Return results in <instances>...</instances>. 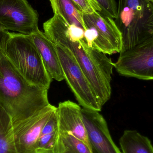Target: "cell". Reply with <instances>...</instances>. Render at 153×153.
Listing matches in <instances>:
<instances>
[{"instance_id": "cell-1", "label": "cell", "mask_w": 153, "mask_h": 153, "mask_svg": "<svg viewBox=\"0 0 153 153\" xmlns=\"http://www.w3.org/2000/svg\"><path fill=\"white\" fill-rule=\"evenodd\" d=\"M69 27L58 14H54L43 24L47 38L56 45L67 49L74 57L103 106L111 97L113 62L107 55L89 47L85 39L73 40Z\"/></svg>"}, {"instance_id": "cell-2", "label": "cell", "mask_w": 153, "mask_h": 153, "mask_svg": "<svg viewBox=\"0 0 153 153\" xmlns=\"http://www.w3.org/2000/svg\"><path fill=\"white\" fill-rule=\"evenodd\" d=\"M48 90L29 84L3 56L0 60V105L12 124L31 117L50 103Z\"/></svg>"}, {"instance_id": "cell-3", "label": "cell", "mask_w": 153, "mask_h": 153, "mask_svg": "<svg viewBox=\"0 0 153 153\" xmlns=\"http://www.w3.org/2000/svg\"><path fill=\"white\" fill-rule=\"evenodd\" d=\"M2 50L4 56L29 84L49 89L52 78L30 35L10 32Z\"/></svg>"}, {"instance_id": "cell-4", "label": "cell", "mask_w": 153, "mask_h": 153, "mask_svg": "<svg viewBox=\"0 0 153 153\" xmlns=\"http://www.w3.org/2000/svg\"><path fill=\"white\" fill-rule=\"evenodd\" d=\"M153 3L148 0H119L114 21L122 35L121 52L153 37Z\"/></svg>"}, {"instance_id": "cell-5", "label": "cell", "mask_w": 153, "mask_h": 153, "mask_svg": "<svg viewBox=\"0 0 153 153\" xmlns=\"http://www.w3.org/2000/svg\"><path fill=\"white\" fill-rule=\"evenodd\" d=\"M84 39L89 46L109 55L121 52L122 35L114 19L96 11L84 13Z\"/></svg>"}, {"instance_id": "cell-6", "label": "cell", "mask_w": 153, "mask_h": 153, "mask_svg": "<svg viewBox=\"0 0 153 153\" xmlns=\"http://www.w3.org/2000/svg\"><path fill=\"white\" fill-rule=\"evenodd\" d=\"M64 80L82 108L100 111L102 106L88 79L67 49L56 45Z\"/></svg>"}, {"instance_id": "cell-7", "label": "cell", "mask_w": 153, "mask_h": 153, "mask_svg": "<svg viewBox=\"0 0 153 153\" xmlns=\"http://www.w3.org/2000/svg\"><path fill=\"white\" fill-rule=\"evenodd\" d=\"M114 68L119 75L140 80L153 79V37L120 52Z\"/></svg>"}, {"instance_id": "cell-8", "label": "cell", "mask_w": 153, "mask_h": 153, "mask_svg": "<svg viewBox=\"0 0 153 153\" xmlns=\"http://www.w3.org/2000/svg\"><path fill=\"white\" fill-rule=\"evenodd\" d=\"M38 15L27 0H0V29L30 35L39 30Z\"/></svg>"}, {"instance_id": "cell-9", "label": "cell", "mask_w": 153, "mask_h": 153, "mask_svg": "<svg viewBox=\"0 0 153 153\" xmlns=\"http://www.w3.org/2000/svg\"><path fill=\"white\" fill-rule=\"evenodd\" d=\"M56 107L49 104L31 117L12 124L17 153H36L41 130Z\"/></svg>"}, {"instance_id": "cell-10", "label": "cell", "mask_w": 153, "mask_h": 153, "mask_svg": "<svg viewBox=\"0 0 153 153\" xmlns=\"http://www.w3.org/2000/svg\"><path fill=\"white\" fill-rule=\"evenodd\" d=\"M81 114L92 153H121L99 111L81 108Z\"/></svg>"}, {"instance_id": "cell-11", "label": "cell", "mask_w": 153, "mask_h": 153, "mask_svg": "<svg viewBox=\"0 0 153 153\" xmlns=\"http://www.w3.org/2000/svg\"><path fill=\"white\" fill-rule=\"evenodd\" d=\"M56 111L58 131L73 135L90 147L81 106L71 101H65L59 103Z\"/></svg>"}, {"instance_id": "cell-12", "label": "cell", "mask_w": 153, "mask_h": 153, "mask_svg": "<svg viewBox=\"0 0 153 153\" xmlns=\"http://www.w3.org/2000/svg\"><path fill=\"white\" fill-rule=\"evenodd\" d=\"M30 36L40 54L46 70L52 79L58 82L64 80L55 45L39 30Z\"/></svg>"}, {"instance_id": "cell-13", "label": "cell", "mask_w": 153, "mask_h": 153, "mask_svg": "<svg viewBox=\"0 0 153 153\" xmlns=\"http://www.w3.org/2000/svg\"><path fill=\"white\" fill-rule=\"evenodd\" d=\"M54 14L60 15L69 25L86 28L84 13L72 0H49Z\"/></svg>"}, {"instance_id": "cell-14", "label": "cell", "mask_w": 153, "mask_h": 153, "mask_svg": "<svg viewBox=\"0 0 153 153\" xmlns=\"http://www.w3.org/2000/svg\"><path fill=\"white\" fill-rule=\"evenodd\" d=\"M121 153H153L151 140L136 130L124 131L119 139Z\"/></svg>"}, {"instance_id": "cell-15", "label": "cell", "mask_w": 153, "mask_h": 153, "mask_svg": "<svg viewBox=\"0 0 153 153\" xmlns=\"http://www.w3.org/2000/svg\"><path fill=\"white\" fill-rule=\"evenodd\" d=\"M58 136V121L56 109L41 130L36 153H55Z\"/></svg>"}, {"instance_id": "cell-16", "label": "cell", "mask_w": 153, "mask_h": 153, "mask_svg": "<svg viewBox=\"0 0 153 153\" xmlns=\"http://www.w3.org/2000/svg\"><path fill=\"white\" fill-rule=\"evenodd\" d=\"M0 153H17L10 117L0 105Z\"/></svg>"}, {"instance_id": "cell-17", "label": "cell", "mask_w": 153, "mask_h": 153, "mask_svg": "<svg viewBox=\"0 0 153 153\" xmlns=\"http://www.w3.org/2000/svg\"><path fill=\"white\" fill-rule=\"evenodd\" d=\"M55 153H92L90 147L73 135L58 131Z\"/></svg>"}, {"instance_id": "cell-18", "label": "cell", "mask_w": 153, "mask_h": 153, "mask_svg": "<svg viewBox=\"0 0 153 153\" xmlns=\"http://www.w3.org/2000/svg\"><path fill=\"white\" fill-rule=\"evenodd\" d=\"M101 10V13L113 19H116L117 5L115 0H94Z\"/></svg>"}, {"instance_id": "cell-19", "label": "cell", "mask_w": 153, "mask_h": 153, "mask_svg": "<svg viewBox=\"0 0 153 153\" xmlns=\"http://www.w3.org/2000/svg\"><path fill=\"white\" fill-rule=\"evenodd\" d=\"M85 14H91L96 11L101 13V10L94 0H72Z\"/></svg>"}, {"instance_id": "cell-20", "label": "cell", "mask_w": 153, "mask_h": 153, "mask_svg": "<svg viewBox=\"0 0 153 153\" xmlns=\"http://www.w3.org/2000/svg\"><path fill=\"white\" fill-rule=\"evenodd\" d=\"M10 35V32L9 31L0 29V60L4 56L2 50L3 46Z\"/></svg>"}, {"instance_id": "cell-21", "label": "cell", "mask_w": 153, "mask_h": 153, "mask_svg": "<svg viewBox=\"0 0 153 153\" xmlns=\"http://www.w3.org/2000/svg\"><path fill=\"white\" fill-rule=\"evenodd\" d=\"M148 1H150L153 2V0H148Z\"/></svg>"}, {"instance_id": "cell-22", "label": "cell", "mask_w": 153, "mask_h": 153, "mask_svg": "<svg viewBox=\"0 0 153 153\" xmlns=\"http://www.w3.org/2000/svg\"></svg>"}]
</instances>
